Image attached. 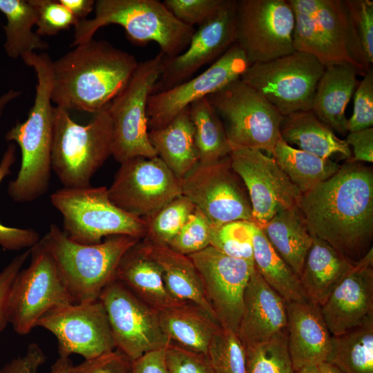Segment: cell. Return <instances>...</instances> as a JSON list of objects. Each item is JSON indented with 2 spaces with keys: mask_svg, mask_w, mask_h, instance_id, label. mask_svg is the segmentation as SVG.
Masks as SVG:
<instances>
[{
  "mask_svg": "<svg viewBox=\"0 0 373 373\" xmlns=\"http://www.w3.org/2000/svg\"><path fill=\"white\" fill-rule=\"evenodd\" d=\"M133 361L115 349L70 366L68 373H132Z\"/></svg>",
  "mask_w": 373,
  "mask_h": 373,
  "instance_id": "c3c4849f",
  "label": "cell"
},
{
  "mask_svg": "<svg viewBox=\"0 0 373 373\" xmlns=\"http://www.w3.org/2000/svg\"><path fill=\"white\" fill-rule=\"evenodd\" d=\"M189 111L194 126L199 163L212 164L229 157L232 149L222 122L207 97L190 104Z\"/></svg>",
  "mask_w": 373,
  "mask_h": 373,
  "instance_id": "d590c367",
  "label": "cell"
},
{
  "mask_svg": "<svg viewBox=\"0 0 373 373\" xmlns=\"http://www.w3.org/2000/svg\"><path fill=\"white\" fill-rule=\"evenodd\" d=\"M354 264L327 242L313 237L299 277L308 300L323 305Z\"/></svg>",
  "mask_w": 373,
  "mask_h": 373,
  "instance_id": "83f0119b",
  "label": "cell"
},
{
  "mask_svg": "<svg viewBox=\"0 0 373 373\" xmlns=\"http://www.w3.org/2000/svg\"><path fill=\"white\" fill-rule=\"evenodd\" d=\"M164 55L139 62L124 88L108 105L113 127L112 155L119 163L157 154L149 139L147 104L162 70Z\"/></svg>",
  "mask_w": 373,
  "mask_h": 373,
  "instance_id": "9c48e42d",
  "label": "cell"
},
{
  "mask_svg": "<svg viewBox=\"0 0 373 373\" xmlns=\"http://www.w3.org/2000/svg\"><path fill=\"white\" fill-rule=\"evenodd\" d=\"M108 195L122 211L146 219L182 194L180 180L156 156L120 163Z\"/></svg>",
  "mask_w": 373,
  "mask_h": 373,
  "instance_id": "9a60e30c",
  "label": "cell"
},
{
  "mask_svg": "<svg viewBox=\"0 0 373 373\" xmlns=\"http://www.w3.org/2000/svg\"><path fill=\"white\" fill-rule=\"evenodd\" d=\"M354 93V108L347 120L348 132L372 128L373 126V70L364 75Z\"/></svg>",
  "mask_w": 373,
  "mask_h": 373,
  "instance_id": "7dc6e473",
  "label": "cell"
},
{
  "mask_svg": "<svg viewBox=\"0 0 373 373\" xmlns=\"http://www.w3.org/2000/svg\"><path fill=\"white\" fill-rule=\"evenodd\" d=\"M142 242L160 267L169 294L178 301L197 305L218 323L206 298L200 274L192 260L169 247L155 245L144 239Z\"/></svg>",
  "mask_w": 373,
  "mask_h": 373,
  "instance_id": "f1b7e54d",
  "label": "cell"
},
{
  "mask_svg": "<svg viewBox=\"0 0 373 373\" xmlns=\"http://www.w3.org/2000/svg\"><path fill=\"white\" fill-rule=\"evenodd\" d=\"M36 14V33L52 36L75 26L79 21L59 1L29 0Z\"/></svg>",
  "mask_w": 373,
  "mask_h": 373,
  "instance_id": "ee69618b",
  "label": "cell"
},
{
  "mask_svg": "<svg viewBox=\"0 0 373 373\" xmlns=\"http://www.w3.org/2000/svg\"><path fill=\"white\" fill-rule=\"evenodd\" d=\"M160 325L171 344L207 354L220 325L197 305L189 302L157 310Z\"/></svg>",
  "mask_w": 373,
  "mask_h": 373,
  "instance_id": "4316f807",
  "label": "cell"
},
{
  "mask_svg": "<svg viewBox=\"0 0 373 373\" xmlns=\"http://www.w3.org/2000/svg\"><path fill=\"white\" fill-rule=\"evenodd\" d=\"M226 0H165L163 3L183 23L199 26L213 18Z\"/></svg>",
  "mask_w": 373,
  "mask_h": 373,
  "instance_id": "f6af8a7d",
  "label": "cell"
},
{
  "mask_svg": "<svg viewBox=\"0 0 373 373\" xmlns=\"http://www.w3.org/2000/svg\"><path fill=\"white\" fill-rule=\"evenodd\" d=\"M206 356L214 373H247L246 347L231 329H218Z\"/></svg>",
  "mask_w": 373,
  "mask_h": 373,
  "instance_id": "f35d334b",
  "label": "cell"
},
{
  "mask_svg": "<svg viewBox=\"0 0 373 373\" xmlns=\"http://www.w3.org/2000/svg\"><path fill=\"white\" fill-rule=\"evenodd\" d=\"M140 238L116 235L95 245L71 240L55 224L39 242L52 256L59 276L75 303L99 299L113 279L123 255Z\"/></svg>",
  "mask_w": 373,
  "mask_h": 373,
  "instance_id": "277c9868",
  "label": "cell"
},
{
  "mask_svg": "<svg viewBox=\"0 0 373 373\" xmlns=\"http://www.w3.org/2000/svg\"><path fill=\"white\" fill-rule=\"evenodd\" d=\"M294 23L287 0H236V43L251 65L295 52Z\"/></svg>",
  "mask_w": 373,
  "mask_h": 373,
  "instance_id": "7c38bea8",
  "label": "cell"
},
{
  "mask_svg": "<svg viewBox=\"0 0 373 373\" xmlns=\"http://www.w3.org/2000/svg\"><path fill=\"white\" fill-rule=\"evenodd\" d=\"M321 373H343L339 368L329 362H324L318 365Z\"/></svg>",
  "mask_w": 373,
  "mask_h": 373,
  "instance_id": "680465c9",
  "label": "cell"
},
{
  "mask_svg": "<svg viewBox=\"0 0 373 373\" xmlns=\"http://www.w3.org/2000/svg\"><path fill=\"white\" fill-rule=\"evenodd\" d=\"M352 148L353 157L348 160L355 162H373V128L348 132L345 140Z\"/></svg>",
  "mask_w": 373,
  "mask_h": 373,
  "instance_id": "f5cc1de1",
  "label": "cell"
},
{
  "mask_svg": "<svg viewBox=\"0 0 373 373\" xmlns=\"http://www.w3.org/2000/svg\"><path fill=\"white\" fill-rule=\"evenodd\" d=\"M294 373H321L318 366L312 365L300 368Z\"/></svg>",
  "mask_w": 373,
  "mask_h": 373,
  "instance_id": "91938a15",
  "label": "cell"
},
{
  "mask_svg": "<svg viewBox=\"0 0 373 373\" xmlns=\"http://www.w3.org/2000/svg\"><path fill=\"white\" fill-rule=\"evenodd\" d=\"M366 62H373V1H345Z\"/></svg>",
  "mask_w": 373,
  "mask_h": 373,
  "instance_id": "bcb514c9",
  "label": "cell"
},
{
  "mask_svg": "<svg viewBox=\"0 0 373 373\" xmlns=\"http://www.w3.org/2000/svg\"><path fill=\"white\" fill-rule=\"evenodd\" d=\"M52 61L48 55L35 52L23 61L35 69L37 84L27 119L17 122L6 135L8 141L19 145L21 153L19 173L8 188L9 195L17 202L34 201L49 188L54 107L50 95Z\"/></svg>",
  "mask_w": 373,
  "mask_h": 373,
  "instance_id": "3957f363",
  "label": "cell"
},
{
  "mask_svg": "<svg viewBox=\"0 0 373 373\" xmlns=\"http://www.w3.org/2000/svg\"><path fill=\"white\" fill-rule=\"evenodd\" d=\"M16 160V146L11 143L0 162V183L10 173ZM40 240L38 232L32 229L6 227L0 222V246L6 250L19 251L30 249Z\"/></svg>",
  "mask_w": 373,
  "mask_h": 373,
  "instance_id": "7bdbcfd3",
  "label": "cell"
},
{
  "mask_svg": "<svg viewBox=\"0 0 373 373\" xmlns=\"http://www.w3.org/2000/svg\"><path fill=\"white\" fill-rule=\"evenodd\" d=\"M195 208L182 195L174 198L145 219L146 229L143 239L151 244L168 247Z\"/></svg>",
  "mask_w": 373,
  "mask_h": 373,
  "instance_id": "74e56055",
  "label": "cell"
},
{
  "mask_svg": "<svg viewBox=\"0 0 373 373\" xmlns=\"http://www.w3.org/2000/svg\"><path fill=\"white\" fill-rule=\"evenodd\" d=\"M325 66L308 53L295 51L255 63L240 79L261 94L283 116L311 111L318 82Z\"/></svg>",
  "mask_w": 373,
  "mask_h": 373,
  "instance_id": "30bf717a",
  "label": "cell"
},
{
  "mask_svg": "<svg viewBox=\"0 0 373 373\" xmlns=\"http://www.w3.org/2000/svg\"><path fill=\"white\" fill-rule=\"evenodd\" d=\"M166 360L170 373H214L205 354L169 344Z\"/></svg>",
  "mask_w": 373,
  "mask_h": 373,
  "instance_id": "681fc988",
  "label": "cell"
},
{
  "mask_svg": "<svg viewBox=\"0 0 373 373\" xmlns=\"http://www.w3.org/2000/svg\"><path fill=\"white\" fill-rule=\"evenodd\" d=\"M229 159L247 189L259 227L278 211L298 207L301 192L271 156L259 150L233 148Z\"/></svg>",
  "mask_w": 373,
  "mask_h": 373,
  "instance_id": "2e32d148",
  "label": "cell"
},
{
  "mask_svg": "<svg viewBox=\"0 0 373 373\" xmlns=\"http://www.w3.org/2000/svg\"><path fill=\"white\" fill-rule=\"evenodd\" d=\"M250 65L235 43L201 74L167 90L151 94L147 104L149 129L165 126L194 102L240 79Z\"/></svg>",
  "mask_w": 373,
  "mask_h": 373,
  "instance_id": "d6986e66",
  "label": "cell"
},
{
  "mask_svg": "<svg viewBox=\"0 0 373 373\" xmlns=\"http://www.w3.org/2000/svg\"><path fill=\"white\" fill-rule=\"evenodd\" d=\"M50 201L62 216L64 232L75 242L95 245L116 235L145 237L146 220L115 206L105 186L63 187L51 194Z\"/></svg>",
  "mask_w": 373,
  "mask_h": 373,
  "instance_id": "52a82bcc",
  "label": "cell"
},
{
  "mask_svg": "<svg viewBox=\"0 0 373 373\" xmlns=\"http://www.w3.org/2000/svg\"><path fill=\"white\" fill-rule=\"evenodd\" d=\"M357 75L358 70L347 63L327 66L316 88L312 111L340 134L348 133L345 108L358 84Z\"/></svg>",
  "mask_w": 373,
  "mask_h": 373,
  "instance_id": "d4e9b609",
  "label": "cell"
},
{
  "mask_svg": "<svg viewBox=\"0 0 373 373\" xmlns=\"http://www.w3.org/2000/svg\"><path fill=\"white\" fill-rule=\"evenodd\" d=\"M280 137L290 146L323 158L340 154L349 160L351 149L345 140L337 137L313 111H300L283 116Z\"/></svg>",
  "mask_w": 373,
  "mask_h": 373,
  "instance_id": "4dcf8cb0",
  "label": "cell"
},
{
  "mask_svg": "<svg viewBox=\"0 0 373 373\" xmlns=\"http://www.w3.org/2000/svg\"><path fill=\"white\" fill-rule=\"evenodd\" d=\"M180 183L182 195L212 225L235 220L254 222L248 192L232 169L229 156L212 164L198 163Z\"/></svg>",
  "mask_w": 373,
  "mask_h": 373,
  "instance_id": "5bb4252c",
  "label": "cell"
},
{
  "mask_svg": "<svg viewBox=\"0 0 373 373\" xmlns=\"http://www.w3.org/2000/svg\"><path fill=\"white\" fill-rule=\"evenodd\" d=\"M286 303L254 267L245 290L237 331L245 347L265 343L286 331Z\"/></svg>",
  "mask_w": 373,
  "mask_h": 373,
  "instance_id": "603a6c76",
  "label": "cell"
},
{
  "mask_svg": "<svg viewBox=\"0 0 373 373\" xmlns=\"http://www.w3.org/2000/svg\"><path fill=\"white\" fill-rule=\"evenodd\" d=\"M287 340L294 371L318 366L329 358L332 335L319 305L307 302H287Z\"/></svg>",
  "mask_w": 373,
  "mask_h": 373,
  "instance_id": "cb8c5ba5",
  "label": "cell"
},
{
  "mask_svg": "<svg viewBox=\"0 0 373 373\" xmlns=\"http://www.w3.org/2000/svg\"><path fill=\"white\" fill-rule=\"evenodd\" d=\"M51 64V100L64 109L95 114L126 85L139 62L109 42L79 44Z\"/></svg>",
  "mask_w": 373,
  "mask_h": 373,
  "instance_id": "7a4b0ae2",
  "label": "cell"
},
{
  "mask_svg": "<svg viewBox=\"0 0 373 373\" xmlns=\"http://www.w3.org/2000/svg\"><path fill=\"white\" fill-rule=\"evenodd\" d=\"M95 17L79 21L75 27L73 46L88 41L104 26L117 24L137 44L154 41L166 58L184 52L195 32L194 27L179 21L157 0H97Z\"/></svg>",
  "mask_w": 373,
  "mask_h": 373,
  "instance_id": "5b68a950",
  "label": "cell"
},
{
  "mask_svg": "<svg viewBox=\"0 0 373 373\" xmlns=\"http://www.w3.org/2000/svg\"><path fill=\"white\" fill-rule=\"evenodd\" d=\"M247 373H294L287 331L270 340L246 347Z\"/></svg>",
  "mask_w": 373,
  "mask_h": 373,
  "instance_id": "ab89813d",
  "label": "cell"
},
{
  "mask_svg": "<svg viewBox=\"0 0 373 373\" xmlns=\"http://www.w3.org/2000/svg\"><path fill=\"white\" fill-rule=\"evenodd\" d=\"M188 256L200 274L206 298L219 324L237 332L254 261L229 256L211 245Z\"/></svg>",
  "mask_w": 373,
  "mask_h": 373,
  "instance_id": "ac0fdd59",
  "label": "cell"
},
{
  "mask_svg": "<svg viewBox=\"0 0 373 373\" xmlns=\"http://www.w3.org/2000/svg\"><path fill=\"white\" fill-rule=\"evenodd\" d=\"M298 209L312 237L357 262L372 248V168L347 160L331 178L302 193Z\"/></svg>",
  "mask_w": 373,
  "mask_h": 373,
  "instance_id": "6da1fadb",
  "label": "cell"
},
{
  "mask_svg": "<svg viewBox=\"0 0 373 373\" xmlns=\"http://www.w3.org/2000/svg\"><path fill=\"white\" fill-rule=\"evenodd\" d=\"M318 60L325 66L347 63L364 75L371 68L364 57L345 1L316 0Z\"/></svg>",
  "mask_w": 373,
  "mask_h": 373,
  "instance_id": "7402d4cb",
  "label": "cell"
},
{
  "mask_svg": "<svg viewBox=\"0 0 373 373\" xmlns=\"http://www.w3.org/2000/svg\"><path fill=\"white\" fill-rule=\"evenodd\" d=\"M73 365L70 358L59 357L50 367L48 373H68L70 366Z\"/></svg>",
  "mask_w": 373,
  "mask_h": 373,
  "instance_id": "9f6ffc18",
  "label": "cell"
},
{
  "mask_svg": "<svg viewBox=\"0 0 373 373\" xmlns=\"http://www.w3.org/2000/svg\"><path fill=\"white\" fill-rule=\"evenodd\" d=\"M0 11L6 17L3 26L6 34L4 48L12 59L24 61L36 50H46L48 44L32 31L36 14L29 0H0Z\"/></svg>",
  "mask_w": 373,
  "mask_h": 373,
  "instance_id": "e575fe53",
  "label": "cell"
},
{
  "mask_svg": "<svg viewBox=\"0 0 373 373\" xmlns=\"http://www.w3.org/2000/svg\"><path fill=\"white\" fill-rule=\"evenodd\" d=\"M132 373H170L166 360V349L148 352L133 361Z\"/></svg>",
  "mask_w": 373,
  "mask_h": 373,
  "instance_id": "db71d44e",
  "label": "cell"
},
{
  "mask_svg": "<svg viewBox=\"0 0 373 373\" xmlns=\"http://www.w3.org/2000/svg\"><path fill=\"white\" fill-rule=\"evenodd\" d=\"M271 155L301 193L329 179L341 167L331 158L321 157L289 145L281 137Z\"/></svg>",
  "mask_w": 373,
  "mask_h": 373,
  "instance_id": "d6a6232c",
  "label": "cell"
},
{
  "mask_svg": "<svg viewBox=\"0 0 373 373\" xmlns=\"http://www.w3.org/2000/svg\"><path fill=\"white\" fill-rule=\"evenodd\" d=\"M255 225L247 220L211 225L210 245L229 256L253 261Z\"/></svg>",
  "mask_w": 373,
  "mask_h": 373,
  "instance_id": "60d3db41",
  "label": "cell"
},
{
  "mask_svg": "<svg viewBox=\"0 0 373 373\" xmlns=\"http://www.w3.org/2000/svg\"><path fill=\"white\" fill-rule=\"evenodd\" d=\"M57 342L59 357L76 354L85 360L115 350L105 309L99 301L72 303L52 309L37 322Z\"/></svg>",
  "mask_w": 373,
  "mask_h": 373,
  "instance_id": "e0dca14e",
  "label": "cell"
},
{
  "mask_svg": "<svg viewBox=\"0 0 373 373\" xmlns=\"http://www.w3.org/2000/svg\"><path fill=\"white\" fill-rule=\"evenodd\" d=\"M260 228L275 251L300 277L313 237L298 207L278 211Z\"/></svg>",
  "mask_w": 373,
  "mask_h": 373,
  "instance_id": "1f68e13d",
  "label": "cell"
},
{
  "mask_svg": "<svg viewBox=\"0 0 373 373\" xmlns=\"http://www.w3.org/2000/svg\"><path fill=\"white\" fill-rule=\"evenodd\" d=\"M115 279L156 310L181 303L167 291L160 268L144 249L142 240L123 255Z\"/></svg>",
  "mask_w": 373,
  "mask_h": 373,
  "instance_id": "484cf974",
  "label": "cell"
},
{
  "mask_svg": "<svg viewBox=\"0 0 373 373\" xmlns=\"http://www.w3.org/2000/svg\"><path fill=\"white\" fill-rule=\"evenodd\" d=\"M30 265L12 284L8 303V323L19 335L29 334L48 311L75 303L52 256L39 241L30 248Z\"/></svg>",
  "mask_w": 373,
  "mask_h": 373,
  "instance_id": "8fae6325",
  "label": "cell"
},
{
  "mask_svg": "<svg viewBox=\"0 0 373 373\" xmlns=\"http://www.w3.org/2000/svg\"><path fill=\"white\" fill-rule=\"evenodd\" d=\"M78 21L84 20L95 8L93 0H59Z\"/></svg>",
  "mask_w": 373,
  "mask_h": 373,
  "instance_id": "11a10c76",
  "label": "cell"
},
{
  "mask_svg": "<svg viewBox=\"0 0 373 373\" xmlns=\"http://www.w3.org/2000/svg\"><path fill=\"white\" fill-rule=\"evenodd\" d=\"M236 0H226L219 12L195 30L182 53L164 57L162 70L152 94L167 90L192 77L204 65L214 62L236 41Z\"/></svg>",
  "mask_w": 373,
  "mask_h": 373,
  "instance_id": "ffe728a7",
  "label": "cell"
},
{
  "mask_svg": "<svg viewBox=\"0 0 373 373\" xmlns=\"http://www.w3.org/2000/svg\"><path fill=\"white\" fill-rule=\"evenodd\" d=\"M46 361V355L39 345L32 343L23 356L7 363L0 369V373H38L39 368Z\"/></svg>",
  "mask_w": 373,
  "mask_h": 373,
  "instance_id": "816d5d0a",
  "label": "cell"
},
{
  "mask_svg": "<svg viewBox=\"0 0 373 373\" xmlns=\"http://www.w3.org/2000/svg\"><path fill=\"white\" fill-rule=\"evenodd\" d=\"M253 261L265 282L287 302H307L299 276L285 262L256 224L253 236Z\"/></svg>",
  "mask_w": 373,
  "mask_h": 373,
  "instance_id": "836d02e7",
  "label": "cell"
},
{
  "mask_svg": "<svg viewBox=\"0 0 373 373\" xmlns=\"http://www.w3.org/2000/svg\"><path fill=\"white\" fill-rule=\"evenodd\" d=\"M220 118L233 148L271 155L280 138L283 116L261 94L241 79L207 97Z\"/></svg>",
  "mask_w": 373,
  "mask_h": 373,
  "instance_id": "ba28073f",
  "label": "cell"
},
{
  "mask_svg": "<svg viewBox=\"0 0 373 373\" xmlns=\"http://www.w3.org/2000/svg\"><path fill=\"white\" fill-rule=\"evenodd\" d=\"M332 336L346 333L373 318V249L352 270L320 306Z\"/></svg>",
  "mask_w": 373,
  "mask_h": 373,
  "instance_id": "44dd1931",
  "label": "cell"
},
{
  "mask_svg": "<svg viewBox=\"0 0 373 373\" xmlns=\"http://www.w3.org/2000/svg\"><path fill=\"white\" fill-rule=\"evenodd\" d=\"M21 93L19 90H10L0 96V116L2 115L6 106L15 99L19 97Z\"/></svg>",
  "mask_w": 373,
  "mask_h": 373,
  "instance_id": "6f0895ef",
  "label": "cell"
},
{
  "mask_svg": "<svg viewBox=\"0 0 373 373\" xmlns=\"http://www.w3.org/2000/svg\"><path fill=\"white\" fill-rule=\"evenodd\" d=\"M112 146L108 106L86 125L75 122L66 109L53 107L51 166L64 187L90 186L92 177L112 155Z\"/></svg>",
  "mask_w": 373,
  "mask_h": 373,
  "instance_id": "8992f818",
  "label": "cell"
},
{
  "mask_svg": "<svg viewBox=\"0 0 373 373\" xmlns=\"http://www.w3.org/2000/svg\"><path fill=\"white\" fill-rule=\"evenodd\" d=\"M30 249L15 256L0 271V332H3L8 323V303L12 284L22 267L30 257Z\"/></svg>",
  "mask_w": 373,
  "mask_h": 373,
  "instance_id": "f907efd6",
  "label": "cell"
},
{
  "mask_svg": "<svg viewBox=\"0 0 373 373\" xmlns=\"http://www.w3.org/2000/svg\"><path fill=\"white\" fill-rule=\"evenodd\" d=\"M211 225L202 212L195 208L168 247L185 256L204 249L210 245Z\"/></svg>",
  "mask_w": 373,
  "mask_h": 373,
  "instance_id": "b9f144b4",
  "label": "cell"
},
{
  "mask_svg": "<svg viewBox=\"0 0 373 373\" xmlns=\"http://www.w3.org/2000/svg\"><path fill=\"white\" fill-rule=\"evenodd\" d=\"M149 139L157 156L180 180L199 163L189 107L165 126L149 130Z\"/></svg>",
  "mask_w": 373,
  "mask_h": 373,
  "instance_id": "f546056e",
  "label": "cell"
},
{
  "mask_svg": "<svg viewBox=\"0 0 373 373\" xmlns=\"http://www.w3.org/2000/svg\"><path fill=\"white\" fill-rule=\"evenodd\" d=\"M326 362L343 373H373V318L338 336H332Z\"/></svg>",
  "mask_w": 373,
  "mask_h": 373,
  "instance_id": "8d00e7d4",
  "label": "cell"
},
{
  "mask_svg": "<svg viewBox=\"0 0 373 373\" xmlns=\"http://www.w3.org/2000/svg\"><path fill=\"white\" fill-rule=\"evenodd\" d=\"M108 321L115 348L131 361L171 344L157 310L147 305L117 279L99 297Z\"/></svg>",
  "mask_w": 373,
  "mask_h": 373,
  "instance_id": "4fadbf2b",
  "label": "cell"
}]
</instances>
